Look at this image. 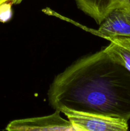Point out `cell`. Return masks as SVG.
Masks as SVG:
<instances>
[{
	"instance_id": "7",
	"label": "cell",
	"mask_w": 130,
	"mask_h": 131,
	"mask_svg": "<svg viewBox=\"0 0 130 131\" xmlns=\"http://www.w3.org/2000/svg\"><path fill=\"white\" fill-rule=\"evenodd\" d=\"M11 5L10 3H5L0 5V22L5 23L10 20L12 16Z\"/></svg>"
},
{
	"instance_id": "8",
	"label": "cell",
	"mask_w": 130,
	"mask_h": 131,
	"mask_svg": "<svg viewBox=\"0 0 130 131\" xmlns=\"http://www.w3.org/2000/svg\"><path fill=\"white\" fill-rule=\"evenodd\" d=\"M23 0H0V5L5 3H10L11 5H19Z\"/></svg>"
},
{
	"instance_id": "6",
	"label": "cell",
	"mask_w": 130,
	"mask_h": 131,
	"mask_svg": "<svg viewBox=\"0 0 130 131\" xmlns=\"http://www.w3.org/2000/svg\"><path fill=\"white\" fill-rule=\"evenodd\" d=\"M102 37L110 41V44L105 49L110 57L130 72V37Z\"/></svg>"
},
{
	"instance_id": "3",
	"label": "cell",
	"mask_w": 130,
	"mask_h": 131,
	"mask_svg": "<svg viewBox=\"0 0 130 131\" xmlns=\"http://www.w3.org/2000/svg\"><path fill=\"white\" fill-rule=\"evenodd\" d=\"M61 111L56 110L52 115L40 117L18 119L10 122L6 131H78L68 120L60 115Z\"/></svg>"
},
{
	"instance_id": "4",
	"label": "cell",
	"mask_w": 130,
	"mask_h": 131,
	"mask_svg": "<svg viewBox=\"0 0 130 131\" xmlns=\"http://www.w3.org/2000/svg\"><path fill=\"white\" fill-rule=\"evenodd\" d=\"M90 31L102 37H130V8H121L111 12L99 25L98 30Z\"/></svg>"
},
{
	"instance_id": "5",
	"label": "cell",
	"mask_w": 130,
	"mask_h": 131,
	"mask_svg": "<svg viewBox=\"0 0 130 131\" xmlns=\"http://www.w3.org/2000/svg\"><path fill=\"white\" fill-rule=\"evenodd\" d=\"M76 6L84 14L100 25L113 10L127 7V0H75Z\"/></svg>"
},
{
	"instance_id": "2",
	"label": "cell",
	"mask_w": 130,
	"mask_h": 131,
	"mask_svg": "<svg viewBox=\"0 0 130 131\" xmlns=\"http://www.w3.org/2000/svg\"><path fill=\"white\" fill-rule=\"evenodd\" d=\"M78 131H129L127 121L103 115L73 111L67 108L59 110Z\"/></svg>"
},
{
	"instance_id": "9",
	"label": "cell",
	"mask_w": 130,
	"mask_h": 131,
	"mask_svg": "<svg viewBox=\"0 0 130 131\" xmlns=\"http://www.w3.org/2000/svg\"><path fill=\"white\" fill-rule=\"evenodd\" d=\"M127 8H130V0H127Z\"/></svg>"
},
{
	"instance_id": "1",
	"label": "cell",
	"mask_w": 130,
	"mask_h": 131,
	"mask_svg": "<svg viewBox=\"0 0 130 131\" xmlns=\"http://www.w3.org/2000/svg\"><path fill=\"white\" fill-rule=\"evenodd\" d=\"M55 110L130 120V72L110 57L105 48L84 56L54 79L48 92Z\"/></svg>"
}]
</instances>
